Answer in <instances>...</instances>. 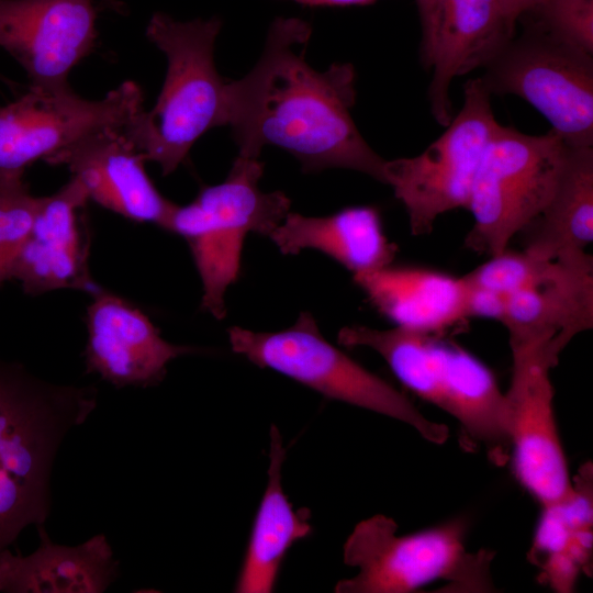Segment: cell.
Segmentation results:
<instances>
[{
	"label": "cell",
	"mask_w": 593,
	"mask_h": 593,
	"mask_svg": "<svg viewBox=\"0 0 593 593\" xmlns=\"http://www.w3.org/2000/svg\"><path fill=\"white\" fill-rule=\"evenodd\" d=\"M311 25L279 18L268 31L264 51L251 70L226 82V125L238 155L259 158L265 146L279 147L301 164L304 172L344 168L385 183V159L356 126V72L351 64L312 68L303 49Z\"/></svg>",
	"instance_id": "cell-1"
},
{
	"label": "cell",
	"mask_w": 593,
	"mask_h": 593,
	"mask_svg": "<svg viewBox=\"0 0 593 593\" xmlns=\"http://www.w3.org/2000/svg\"><path fill=\"white\" fill-rule=\"evenodd\" d=\"M92 385L56 384L0 358V553L51 512L54 460L97 407Z\"/></svg>",
	"instance_id": "cell-2"
},
{
	"label": "cell",
	"mask_w": 593,
	"mask_h": 593,
	"mask_svg": "<svg viewBox=\"0 0 593 593\" xmlns=\"http://www.w3.org/2000/svg\"><path fill=\"white\" fill-rule=\"evenodd\" d=\"M444 335L351 325L339 331L338 343L379 354L409 390L459 423L465 441L504 466L511 456L505 392L481 360Z\"/></svg>",
	"instance_id": "cell-3"
},
{
	"label": "cell",
	"mask_w": 593,
	"mask_h": 593,
	"mask_svg": "<svg viewBox=\"0 0 593 593\" xmlns=\"http://www.w3.org/2000/svg\"><path fill=\"white\" fill-rule=\"evenodd\" d=\"M222 22L177 21L154 13L147 38L167 57V72L156 104L139 109L123 132L146 161L174 172L193 144L209 130L226 125V82L214 64V45Z\"/></svg>",
	"instance_id": "cell-4"
},
{
	"label": "cell",
	"mask_w": 593,
	"mask_h": 593,
	"mask_svg": "<svg viewBox=\"0 0 593 593\" xmlns=\"http://www.w3.org/2000/svg\"><path fill=\"white\" fill-rule=\"evenodd\" d=\"M467 525L455 518L407 535L374 515L356 525L344 544V562L358 569L335 585L337 593H409L436 582L448 591L490 592L492 553L467 550Z\"/></svg>",
	"instance_id": "cell-5"
},
{
	"label": "cell",
	"mask_w": 593,
	"mask_h": 593,
	"mask_svg": "<svg viewBox=\"0 0 593 593\" xmlns=\"http://www.w3.org/2000/svg\"><path fill=\"white\" fill-rule=\"evenodd\" d=\"M262 172L259 158L238 155L224 181L175 204L167 223L188 243L202 283L201 309L215 318L226 314L225 293L238 278L247 235L269 236L290 212L283 192L259 188Z\"/></svg>",
	"instance_id": "cell-6"
},
{
	"label": "cell",
	"mask_w": 593,
	"mask_h": 593,
	"mask_svg": "<svg viewBox=\"0 0 593 593\" xmlns=\"http://www.w3.org/2000/svg\"><path fill=\"white\" fill-rule=\"evenodd\" d=\"M228 339L234 353L256 366L282 373L328 399L398 419L436 445L449 437L445 424L427 418L404 393L325 339L307 312L278 332L233 326Z\"/></svg>",
	"instance_id": "cell-7"
},
{
	"label": "cell",
	"mask_w": 593,
	"mask_h": 593,
	"mask_svg": "<svg viewBox=\"0 0 593 593\" xmlns=\"http://www.w3.org/2000/svg\"><path fill=\"white\" fill-rule=\"evenodd\" d=\"M567 149L551 130L529 135L500 124L472 183L466 209L473 225L465 246L489 256L508 248L551 198Z\"/></svg>",
	"instance_id": "cell-8"
},
{
	"label": "cell",
	"mask_w": 593,
	"mask_h": 593,
	"mask_svg": "<svg viewBox=\"0 0 593 593\" xmlns=\"http://www.w3.org/2000/svg\"><path fill=\"white\" fill-rule=\"evenodd\" d=\"M481 78L463 86V103L421 154L387 160L385 184L403 204L412 234H429L446 212L467 208L481 159L500 123Z\"/></svg>",
	"instance_id": "cell-9"
},
{
	"label": "cell",
	"mask_w": 593,
	"mask_h": 593,
	"mask_svg": "<svg viewBox=\"0 0 593 593\" xmlns=\"http://www.w3.org/2000/svg\"><path fill=\"white\" fill-rule=\"evenodd\" d=\"M480 77L491 94H513L536 109L568 146L593 147V56L530 23Z\"/></svg>",
	"instance_id": "cell-10"
},
{
	"label": "cell",
	"mask_w": 593,
	"mask_h": 593,
	"mask_svg": "<svg viewBox=\"0 0 593 593\" xmlns=\"http://www.w3.org/2000/svg\"><path fill=\"white\" fill-rule=\"evenodd\" d=\"M143 108L139 87L125 81L100 100H87L69 87L30 86L18 100L0 107V179L23 176L81 137L105 127L124 128Z\"/></svg>",
	"instance_id": "cell-11"
},
{
	"label": "cell",
	"mask_w": 593,
	"mask_h": 593,
	"mask_svg": "<svg viewBox=\"0 0 593 593\" xmlns=\"http://www.w3.org/2000/svg\"><path fill=\"white\" fill-rule=\"evenodd\" d=\"M512 377L505 392L510 461L518 483L541 506L573 489L558 433L550 371L555 366L529 350H511Z\"/></svg>",
	"instance_id": "cell-12"
},
{
	"label": "cell",
	"mask_w": 593,
	"mask_h": 593,
	"mask_svg": "<svg viewBox=\"0 0 593 593\" xmlns=\"http://www.w3.org/2000/svg\"><path fill=\"white\" fill-rule=\"evenodd\" d=\"M96 19L94 0H0V48L24 68L31 86L64 89L94 46Z\"/></svg>",
	"instance_id": "cell-13"
},
{
	"label": "cell",
	"mask_w": 593,
	"mask_h": 593,
	"mask_svg": "<svg viewBox=\"0 0 593 593\" xmlns=\"http://www.w3.org/2000/svg\"><path fill=\"white\" fill-rule=\"evenodd\" d=\"M90 294L87 373H97L115 388L154 387L164 380L169 362L197 351L163 338L149 317L127 300L101 288Z\"/></svg>",
	"instance_id": "cell-14"
},
{
	"label": "cell",
	"mask_w": 593,
	"mask_h": 593,
	"mask_svg": "<svg viewBox=\"0 0 593 593\" xmlns=\"http://www.w3.org/2000/svg\"><path fill=\"white\" fill-rule=\"evenodd\" d=\"M88 200L74 176L55 193L42 197L8 275L26 294L60 289L92 293L99 288L90 275V235L80 217Z\"/></svg>",
	"instance_id": "cell-15"
},
{
	"label": "cell",
	"mask_w": 593,
	"mask_h": 593,
	"mask_svg": "<svg viewBox=\"0 0 593 593\" xmlns=\"http://www.w3.org/2000/svg\"><path fill=\"white\" fill-rule=\"evenodd\" d=\"M500 322L511 350L535 351L556 366L566 346L593 326V259L556 260L540 279L505 296Z\"/></svg>",
	"instance_id": "cell-16"
},
{
	"label": "cell",
	"mask_w": 593,
	"mask_h": 593,
	"mask_svg": "<svg viewBox=\"0 0 593 593\" xmlns=\"http://www.w3.org/2000/svg\"><path fill=\"white\" fill-rule=\"evenodd\" d=\"M66 166L89 200L128 220L164 230L175 203L164 198L148 177L144 156L123 128L90 133L45 160Z\"/></svg>",
	"instance_id": "cell-17"
},
{
	"label": "cell",
	"mask_w": 593,
	"mask_h": 593,
	"mask_svg": "<svg viewBox=\"0 0 593 593\" xmlns=\"http://www.w3.org/2000/svg\"><path fill=\"white\" fill-rule=\"evenodd\" d=\"M499 0H438L429 45L421 59L432 71L430 112L443 126L452 119L455 78L485 67L513 37Z\"/></svg>",
	"instance_id": "cell-18"
},
{
	"label": "cell",
	"mask_w": 593,
	"mask_h": 593,
	"mask_svg": "<svg viewBox=\"0 0 593 593\" xmlns=\"http://www.w3.org/2000/svg\"><path fill=\"white\" fill-rule=\"evenodd\" d=\"M354 281L377 311L399 327L446 334L469 318L463 277L390 264L356 275Z\"/></svg>",
	"instance_id": "cell-19"
},
{
	"label": "cell",
	"mask_w": 593,
	"mask_h": 593,
	"mask_svg": "<svg viewBox=\"0 0 593 593\" xmlns=\"http://www.w3.org/2000/svg\"><path fill=\"white\" fill-rule=\"evenodd\" d=\"M40 546L27 556L0 553V592L102 593L119 577V561L103 534L77 546L58 545L40 526Z\"/></svg>",
	"instance_id": "cell-20"
},
{
	"label": "cell",
	"mask_w": 593,
	"mask_h": 593,
	"mask_svg": "<svg viewBox=\"0 0 593 593\" xmlns=\"http://www.w3.org/2000/svg\"><path fill=\"white\" fill-rule=\"evenodd\" d=\"M269 237L282 254L315 249L354 276L393 264L398 253L383 231L379 211L369 205L345 208L326 216L289 212Z\"/></svg>",
	"instance_id": "cell-21"
},
{
	"label": "cell",
	"mask_w": 593,
	"mask_h": 593,
	"mask_svg": "<svg viewBox=\"0 0 593 593\" xmlns=\"http://www.w3.org/2000/svg\"><path fill=\"white\" fill-rule=\"evenodd\" d=\"M524 250L547 260L579 264L592 260L593 147L568 146L551 198L522 232Z\"/></svg>",
	"instance_id": "cell-22"
},
{
	"label": "cell",
	"mask_w": 593,
	"mask_h": 593,
	"mask_svg": "<svg viewBox=\"0 0 593 593\" xmlns=\"http://www.w3.org/2000/svg\"><path fill=\"white\" fill-rule=\"evenodd\" d=\"M284 459L286 448L280 430L272 424L268 483L255 516L235 585L237 593L272 592L288 550L312 532L310 511H294L283 491L281 470Z\"/></svg>",
	"instance_id": "cell-23"
},
{
	"label": "cell",
	"mask_w": 593,
	"mask_h": 593,
	"mask_svg": "<svg viewBox=\"0 0 593 593\" xmlns=\"http://www.w3.org/2000/svg\"><path fill=\"white\" fill-rule=\"evenodd\" d=\"M578 477L564 499L542 506L533 556L545 580L557 591L570 592L586 568L592 547L591 481Z\"/></svg>",
	"instance_id": "cell-24"
},
{
	"label": "cell",
	"mask_w": 593,
	"mask_h": 593,
	"mask_svg": "<svg viewBox=\"0 0 593 593\" xmlns=\"http://www.w3.org/2000/svg\"><path fill=\"white\" fill-rule=\"evenodd\" d=\"M41 200L30 192L22 176L0 179V283L8 280Z\"/></svg>",
	"instance_id": "cell-25"
},
{
	"label": "cell",
	"mask_w": 593,
	"mask_h": 593,
	"mask_svg": "<svg viewBox=\"0 0 593 593\" xmlns=\"http://www.w3.org/2000/svg\"><path fill=\"white\" fill-rule=\"evenodd\" d=\"M556 260L541 259L526 250H511L490 256V259L465 275L466 282L475 288L506 296L545 276Z\"/></svg>",
	"instance_id": "cell-26"
},
{
	"label": "cell",
	"mask_w": 593,
	"mask_h": 593,
	"mask_svg": "<svg viewBox=\"0 0 593 593\" xmlns=\"http://www.w3.org/2000/svg\"><path fill=\"white\" fill-rule=\"evenodd\" d=\"M527 15L555 38L593 56V0H540Z\"/></svg>",
	"instance_id": "cell-27"
},
{
	"label": "cell",
	"mask_w": 593,
	"mask_h": 593,
	"mask_svg": "<svg viewBox=\"0 0 593 593\" xmlns=\"http://www.w3.org/2000/svg\"><path fill=\"white\" fill-rule=\"evenodd\" d=\"M421 27H422V40H421V55L427 49L435 25L437 2L438 0H415Z\"/></svg>",
	"instance_id": "cell-28"
},
{
	"label": "cell",
	"mask_w": 593,
	"mask_h": 593,
	"mask_svg": "<svg viewBox=\"0 0 593 593\" xmlns=\"http://www.w3.org/2000/svg\"><path fill=\"white\" fill-rule=\"evenodd\" d=\"M503 14L512 29L526 13L533 10L540 0H499Z\"/></svg>",
	"instance_id": "cell-29"
},
{
	"label": "cell",
	"mask_w": 593,
	"mask_h": 593,
	"mask_svg": "<svg viewBox=\"0 0 593 593\" xmlns=\"http://www.w3.org/2000/svg\"><path fill=\"white\" fill-rule=\"evenodd\" d=\"M305 7H351L367 5L377 0H288Z\"/></svg>",
	"instance_id": "cell-30"
},
{
	"label": "cell",
	"mask_w": 593,
	"mask_h": 593,
	"mask_svg": "<svg viewBox=\"0 0 593 593\" xmlns=\"http://www.w3.org/2000/svg\"><path fill=\"white\" fill-rule=\"evenodd\" d=\"M0 79H1V80H4V78H3L2 76H0Z\"/></svg>",
	"instance_id": "cell-31"
}]
</instances>
